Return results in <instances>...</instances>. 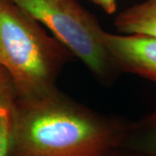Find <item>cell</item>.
Listing matches in <instances>:
<instances>
[{
	"instance_id": "obj_1",
	"label": "cell",
	"mask_w": 156,
	"mask_h": 156,
	"mask_svg": "<svg viewBox=\"0 0 156 156\" xmlns=\"http://www.w3.org/2000/svg\"><path fill=\"white\" fill-rule=\"evenodd\" d=\"M128 123L59 89L34 100L17 99L7 156H104L122 146Z\"/></svg>"
},
{
	"instance_id": "obj_2",
	"label": "cell",
	"mask_w": 156,
	"mask_h": 156,
	"mask_svg": "<svg viewBox=\"0 0 156 156\" xmlns=\"http://www.w3.org/2000/svg\"><path fill=\"white\" fill-rule=\"evenodd\" d=\"M74 56L44 26L11 0H0V66L20 101L57 90L56 80Z\"/></svg>"
},
{
	"instance_id": "obj_3",
	"label": "cell",
	"mask_w": 156,
	"mask_h": 156,
	"mask_svg": "<svg viewBox=\"0 0 156 156\" xmlns=\"http://www.w3.org/2000/svg\"><path fill=\"white\" fill-rule=\"evenodd\" d=\"M45 26L95 78L112 83L119 71L105 44L106 31L76 0H11Z\"/></svg>"
},
{
	"instance_id": "obj_4",
	"label": "cell",
	"mask_w": 156,
	"mask_h": 156,
	"mask_svg": "<svg viewBox=\"0 0 156 156\" xmlns=\"http://www.w3.org/2000/svg\"><path fill=\"white\" fill-rule=\"evenodd\" d=\"M105 44L119 72L131 73L156 82V39L106 32Z\"/></svg>"
},
{
	"instance_id": "obj_5",
	"label": "cell",
	"mask_w": 156,
	"mask_h": 156,
	"mask_svg": "<svg viewBox=\"0 0 156 156\" xmlns=\"http://www.w3.org/2000/svg\"><path fill=\"white\" fill-rule=\"evenodd\" d=\"M114 24L124 35H138L156 39V0H146L122 11Z\"/></svg>"
},
{
	"instance_id": "obj_6",
	"label": "cell",
	"mask_w": 156,
	"mask_h": 156,
	"mask_svg": "<svg viewBox=\"0 0 156 156\" xmlns=\"http://www.w3.org/2000/svg\"><path fill=\"white\" fill-rule=\"evenodd\" d=\"M17 105V95L13 82L0 66V156L8 155Z\"/></svg>"
},
{
	"instance_id": "obj_7",
	"label": "cell",
	"mask_w": 156,
	"mask_h": 156,
	"mask_svg": "<svg viewBox=\"0 0 156 156\" xmlns=\"http://www.w3.org/2000/svg\"><path fill=\"white\" fill-rule=\"evenodd\" d=\"M121 147L147 156H156V110L137 122L128 123Z\"/></svg>"
},
{
	"instance_id": "obj_8",
	"label": "cell",
	"mask_w": 156,
	"mask_h": 156,
	"mask_svg": "<svg viewBox=\"0 0 156 156\" xmlns=\"http://www.w3.org/2000/svg\"><path fill=\"white\" fill-rule=\"evenodd\" d=\"M95 5L101 8L108 15L115 13L117 10V0H91Z\"/></svg>"
},
{
	"instance_id": "obj_9",
	"label": "cell",
	"mask_w": 156,
	"mask_h": 156,
	"mask_svg": "<svg viewBox=\"0 0 156 156\" xmlns=\"http://www.w3.org/2000/svg\"><path fill=\"white\" fill-rule=\"evenodd\" d=\"M104 156H147L143 154H140L135 151L130 150L128 148H125L122 147H120L115 150L111 151L110 153H108V154Z\"/></svg>"
}]
</instances>
